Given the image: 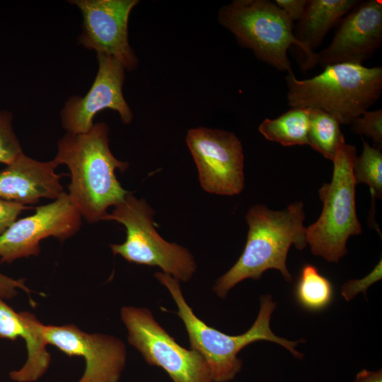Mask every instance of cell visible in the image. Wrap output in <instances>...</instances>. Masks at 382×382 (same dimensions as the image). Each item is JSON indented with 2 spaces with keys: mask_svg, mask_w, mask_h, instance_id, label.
I'll use <instances>...</instances> for the list:
<instances>
[{
  "mask_svg": "<svg viewBox=\"0 0 382 382\" xmlns=\"http://www.w3.org/2000/svg\"><path fill=\"white\" fill-rule=\"evenodd\" d=\"M82 216L69 195L64 192L54 202L35 208V212L20 219L0 236V262L37 256L40 241L54 237L64 241L80 229Z\"/></svg>",
  "mask_w": 382,
  "mask_h": 382,
  "instance_id": "10",
  "label": "cell"
},
{
  "mask_svg": "<svg viewBox=\"0 0 382 382\" xmlns=\"http://www.w3.org/2000/svg\"><path fill=\"white\" fill-rule=\"evenodd\" d=\"M18 289L28 294L31 292L23 279H13L0 272V297L3 299H11L18 294Z\"/></svg>",
  "mask_w": 382,
  "mask_h": 382,
  "instance_id": "26",
  "label": "cell"
},
{
  "mask_svg": "<svg viewBox=\"0 0 382 382\" xmlns=\"http://www.w3.org/2000/svg\"><path fill=\"white\" fill-rule=\"evenodd\" d=\"M58 166L54 160L40 161L21 154L0 171V198L24 205L40 198L56 199L64 192Z\"/></svg>",
  "mask_w": 382,
  "mask_h": 382,
  "instance_id": "15",
  "label": "cell"
},
{
  "mask_svg": "<svg viewBox=\"0 0 382 382\" xmlns=\"http://www.w3.org/2000/svg\"><path fill=\"white\" fill-rule=\"evenodd\" d=\"M109 132L107 124L97 122L85 133L66 132L59 140L53 159L69 168L68 194L81 216L91 224L103 221L108 208L120 203L129 192L115 175L116 170L125 172L129 163L111 152Z\"/></svg>",
  "mask_w": 382,
  "mask_h": 382,
  "instance_id": "1",
  "label": "cell"
},
{
  "mask_svg": "<svg viewBox=\"0 0 382 382\" xmlns=\"http://www.w3.org/2000/svg\"><path fill=\"white\" fill-rule=\"evenodd\" d=\"M11 112L0 109V163L10 164L21 154L22 147L12 124Z\"/></svg>",
  "mask_w": 382,
  "mask_h": 382,
  "instance_id": "22",
  "label": "cell"
},
{
  "mask_svg": "<svg viewBox=\"0 0 382 382\" xmlns=\"http://www.w3.org/2000/svg\"><path fill=\"white\" fill-rule=\"evenodd\" d=\"M120 316L127 330L128 342L147 364L163 369L173 382H214L202 354L178 344L149 309L125 306Z\"/></svg>",
  "mask_w": 382,
  "mask_h": 382,
  "instance_id": "8",
  "label": "cell"
},
{
  "mask_svg": "<svg viewBox=\"0 0 382 382\" xmlns=\"http://www.w3.org/2000/svg\"><path fill=\"white\" fill-rule=\"evenodd\" d=\"M218 21L238 43L253 51L260 61L292 74L288 50L300 45L294 35V22L269 0H234L221 7Z\"/></svg>",
  "mask_w": 382,
  "mask_h": 382,
  "instance_id": "7",
  "label": "cell"
},
{
  "mask_svg": "<svg viewBox=\"0 0 382 382\" xmlns=\"http://www.w3.org/2000/svg\"><path fill=\"white\" fill-rule=\"evenodd\" d=\"M48 345L69 357H81L85 370L77 382H119L127 360L125 343L115 336L88 333L74 324L43 325Z\"/></svg>",
  "mask_w": 382,
  "mask_h": 382,
  "instance_id": "12",
  "label": "cell"
},
{
  "mask_svg": "<svg viewBox=\"0 0 382 382\" xmlns=\"http://www.w3.org/2000/svg\"><path fill=\"white\" fill-rule=\"evenodd\" d=\"M360 1L307 0L304 12L294 28V35L305 55L301 65L307 71L318 64L315 50L327 33Z\"/></svg>",
  "mask_w": 382,
  "mask_h": 382,
  "instance_id": "17",
  "label": "cell"
},
{
  "mask_svg": "<svg viewBox=\"0 0 382 382\" xmlns=\"http://www.w3.org/2000/svg\"><path fill=\"white\" fill-rule=\"evenodd\" d=\"M185 141L204 191L233 196L243 190V150L234 133L199 127L190 129Z\"/></svg>",
  "mask_w": 382,
  "mask_h": 382,
  "instance_id": "9",
  "label": "cell"
},
{
  "mask_svg": "<svg viewBox=\"0 0 382 382\" xmlns=\"http://www.w3.org/2000/svg\"><path fill=\"white\" fill-rule=\"evenodd\" d=\"M308 145L332 161L338 144L344 139L338 121L326 112L308 108Z\"/></svg>",
  "mask_w": 382,
  "mask_h": 382,
  "instance_id": "20",
  "label": "cell"
},
{
  "mask_svg": "<svg viewBox=\"0 0 382 382\" xmlns=\"http://www.w3.org/2000/svg\"><path fill=\"white\" fill-rule=\"evenodd\" d=\"M382 277V261L381 259L375 267L365 277L359 279H352L345 282L341 289L343 298L349 301L352 300L360 293L366 296L368 288L381 279Z\"/></svg>",
  "mask_w": 382,
  "mask_h": 382,
  "instance_id": "24",
  "label": "cell"
},
{
  "mask_svg": "<svg viewBox=\"0 0 382 382\" xmlns=\"http://www.w3.org/2000/svg\"><path fill=\"white\" fill-rule=\"evenodd\" d=\"M319 74L299 80L287 74L291 108L322 110L340 124H351L376 103L382 93V67L342 63L327 66Z\"/></svg>",
  "mask_w": 382,
  "mask_h": 382,
  "instance_id": "4",
  "label": "cell"
},
{
  "mask_svg": "<svg viewBox=\"0 0 382 382\" xmlns=\"http://www.w3.org/2000/svg\"><path fill=\"white\" fill-rule=\"evenodd\" d=\"M154 277L170 292L178 307L175 313L182 320L187 332L190 348L205 359L214 382H229L234 379L243 365L238 354L256 341L277 343L289 351L294 357H303L296 347L305 342L304 340H289L272 331L270 320L277 303L270 294L261 296L258 315L252 326L241 335H230L209 326L195 314L184 298L179 281L163 272H156Z\"/></svg>",
  "mask_w": 382,
  "mask_h": 382,
  "instance_id": "3",
  "label": "cell"
},
{
  "mask_svg": "<svg viewBox=\"0 0 382 382\" xmlns=\"http://www.w3.org/2000/svg\"><path fill=\"white\" fill-rule=\"evenodd\" d=\"M43 325L28 311L16 312L0 297V338L16 340L22 337L26 345L27 359L15 371L20 382H35L48 370L51 354L43 334Z\"/></svg>",
  "mask_w": 382,
  "mask_h": 382,
  "instance_id": "16",
  "label": "cell"
},
{
  "mask_svg": "<svg viewBox=\"0 0 382 382\" xmlns=\"http://www.w3.org/2000/svg\"><path fill=\"white\" fill-rule=\"evenodd\" d=\"M352 130L356 134L371 138L376 147L382 144V110H366L352 123Z\"/></svg>",
  "mask_w": 382,
  "mask_h": 382,
  "instance_id": "23",
  "label": "cell"
},
{
  "mask_svg": "<svg viewBox=\"0 0 382 382\" xmlns=\"http://www.w3.org/2000/svg\"><path fill=\"white\" fill-rule=\"evenodd\" d=\"M30 207L0 198V236L15 222L19 214Z\"/></svg>",
  "mask_w": 382,
  "mask_h": 382,
  "instance_id": "25",
  "label": "cell"
},
{
  "mask_svg": "<svg viewBox=\"0 0 382 382\" xmlns=\"http://www.w3.org/2000/svg\"><path fill=\"white\" fill-rule=\"evenodd\" d=\"M356 185L366 184L373 198L382 195V153L381 149L371 146L363 140V150L353 165Z\"/></svg>",
  "mask_w": 382,
  "mask_h": 382,
  "instance_id": "21",
  "label": "cell"
},
{
  "mask_svg": "<svg viewBox=\"0 0 382 382\" xmlns=\"http://www.w3.org/2000/svg\"><path fill=\"white\" fill-rule=\"evenodd\" d=\"M308 108H294L275 119H265L258 130L267 140L282 146L308 145Z\"/></svg>",
  "mask_w": 382,
  "mask_h": 382,
  "instance_id": "18",
  "label": "cell"
},
{
  "mask_svg": "<svg viewBox=\"0 0 382 382\" xmlns=\"http://www.w3.org/2000/svg\"><path fill=\"white\" fill-rule=\"evenodd\" d=\"M154 214L144 199L129 192L103 219L119 222L126 229L125 241L110 247L114 255L129 262L159 267L178 281L187 282L197 270L195 257L187 248L161 236L155 228Z\"/></svg>",
  "mask_w": 382,
  "mask_h": 382,
  "instance_id": "6",
  "label": "cell"
},
{
  "mask_svg": "<svg viewBox=\"0 0 382 382\" xmlns=\"http://www.w3.org/2000/svg\"><path fill=\"white\" fill-rule=\"evenodd\" d=\"M330 45L317 53V62L327 66L362 64L382 44V1H359L338 23Z\"/></svg>",
  "mask_w": 382,
  "mask_h": 382,
  "instance_id": "14",
  "label": "cell"
},
{
  "mask_svg": "<svg viewBox=\"0 0 382 382\" xmlns=\"http://www.w3.org/2000/svg\"><path fill=\"white\" fill-rule=\"evenodd\" d=\"M97 58L98 69L89 91L83 97L69 98L61 112L62 124L67 132H87L94 125L96 115L105 109L117 112L124 124H129L133 119L122 92L125 66L110 55L97 54Z\"/></svg>",
  "mask_w": 382,
  "mask_h": 382,
  "instance_id": "13",
  "label": "cell"
},
{
  "mask_svg": "<svg viewBox=\"0 0 382 382\" xmlns=\"http://www.w3.org/2000/svg\"><path fill=\"white\" fill-rule=\"evenodd\" d=\"M353 382H382V371L362 369L357 374Z\"/></svg>",
  "mask_w": 382,
  "mask_h": 382,
  "instance_id": "28",
  "label": "cell"
},
{
  "mask_svg": "<svg viewBox=\"0 0 382 382\" xmlns=\"http://www.w3.org/2000/svg\"><path fill=\"white\" fill-rule=\"evenodd\" d=\"M295 296L299 305L311 311L325 308L332 301L331 282L313 265H305L296 285Z\"/></svg>",
  "mask_w": 382,
  "mask_h": 382,
  "instance_id": "19",
  "label": "cell"
},
{
  "mask_svg": "<svg viewBox=\"0 0 382 382\" xmlns=\"http://www.w3.org/2000/svg\"><path fill=\"white\" fill-rule=\"evenodd\" d=\"M83 22L79 43L97 54L110 55L127 71H134L139 60L128 40V22L138 0H73Z\"/></svg>",
  "mask_w": 382,
  "mask_h": 382,
  "instance_id": "11",
  "label": "cell"
},
{
  "mask_svg": "<svg viewBox=\"0 0 382 382\" xmlns=\"http://www.w3.org/2000/svg\"><path fill=\"white\" fill-rule=\"evenodd\" d=\"M356 157V147L342 139L332 160V180L318 190L323 203L321 214L306 229L311 253L330 262L337 263L347 253L348 238L362 231L355 206L353 165Z\"/></svg>",
  "mask_w": 382,
  "mask_h": 382,
  "instance_id": "5",
  "label": "cell"
},
{
  "mask_svg": "<svg viewBox=\"0 0 382 382\" xmlns=\"http://www.w3.org/2000/svg\"><path fill=\"white\" fill-rule=\"evenodd\" d=\"M304 219L301 201L280 211L271 210L262 204L251 207L245 215L248 231L244 250L232 267L216 280L214 292L225 299L236 284L246 279H258L270 269L279 270L284 279L291 282L287 255L292 245L298 250L308 245Z\"/></svg>",
  "mask_w": 382,
  "mask_h": 382,
  "instance_id": "2",
  "label": "cell"
},
{
  "mask_svg": "<svg viewBox=\"0 0 382 382\" xmlns=\"http://www.w3.org/2000/svg\"><path fill=\"white\" fill-rule=\"evenodd\" d=\"M274 3L293 22H298L303 16L307 0H275Z\"/></svg>",
  "mask_w": 382,
  "mask_h": 382,
  "instance_id": "27",
  "label": "cell"
}]
</instances>
